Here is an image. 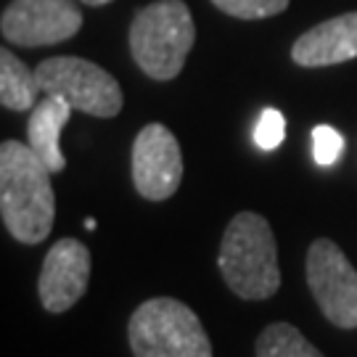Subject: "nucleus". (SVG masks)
<instances>
[{
	"instance_id": "nucleus-1",
	"label": "nucleus",
	"mask_w": 357,
	"mask_h": 357,
	"mask_svg": "<svg viewBox=\"0 0 357 357\" xmlns=\"http://www.w3.org/2000/svg\"><path fill=\"white\" fill-rule=\"evenodd\" d=\"M51 169L29 143L3 141L0 146V215L19 243L45 241L56 220Z\"/></svg>"
},
{
	"instance_id": "nucleus-2",
	"label": "nucleus",
	"mask_w": 357,
	"mask_h": 357,
	"mask_svg": "<svg viewBox=\"0 0 357 357\" xmlns=\"http://www.w3.org/2000/svg\"><path fill=\"white\" fill-rule=\"evenodd\" d=\"M217 265L230 291L241 299H270L281 289L278 243L270 222L257 212H238L228 222Z\"/></svg>"
},
{
	"instance_id": "nucleus-3",
	"label": "nucleus",
	"mask_w": 357,
	"mask_h": 357,
	"mask_svg": "<svg viewBox=\"0 0 357 357\" xmlns=\"http://www.w3.org/2000/svg\"><path fill=\"white\" fill-rule=\"evenodd\" d=\"M196 43L191 8L183 0H156L135 13L130 24V51L151 79H175Z\"/></svg>"
},
{
	"instance_id": "nucleus-4",
	"label": "nucleus",
	"mask_w": 357,
	"mask_h": 357,
	"mask_svg": "<svg viewBox=\"0 0 357 357\" xmlns=\"http://www.w3.org/2000/svg\"><path fill=\"white\" fill-rule=\"evenodd\" d=\"M135 357H212V342L199 315L172 296L143 302L128 326Z\"/></svg>"
},
{
	"instance_id": "nucleus-5",
	"label": "nucleus",
	"mask_w": 357,
	"mask_h": 357,
	"mask_svg": "<svg viewBox=\"0 0 357 357\" xmlns=\"http://www.w3.org/2000/svg\"><path fill=\"white\" fill-rule=\"evenodd\" d=\"M35 77L45 96H59L75 112L112 119L122 112V88L103 66L77 56H56L38 64Z\"/></svg>"
},
{
	"instance_id": "nucleus-6",
	"label": "nucleus",
	"mask_w": 357,
	"mask_h": 357,
	"mask_svg": "<svg viewBox=\"0 0 357 357\" xmlns=\"http://www.w3.org/2000/svg\"><path fill=\"white\" fill-rule=\"evenodd\" d=\"M307 283L320 312L339 328H357V270L331 238L307 249Z\"/></svg>"
},
{
	"instance_id": "nucleus-7",
	"label": "nucleus",
	"mask_w": 357,
	"mask_h": 357,
	"mask_svg": "<svg viewBox=\"0 0 357 357\" xmlns=\"http://www.w3.org/2000/svg\"><path fill=\"white\" fill-rule=\"evenodd\" d=\"M82 11L75 0H11L0 19V32L11 45L43 48L75 38Z\"/></svg>"
},
{
	"instance_id": "nucleus-8",
	"label": "nucleus",
	"mask_w": 357,
	"mask_h": 357,
	"mask_svg": "<svg viewBox=\"0 0 357 357\" xmlns=\"http://www.w3.org/2000/svg\"><path fill=\"white\" fill-rule=\"evenodd\" d=\"M183 153L172 130L151 122L132 143V185L149 202H165L180 188Z\"/></svg>"
},
{
	"instance_id": "nucleus-9",
	"label": "nucleus",
	"mask_w": 357,
	"mask_h": 357,
	"mask_svg": "<svg viewBox=\"0 0 357 357\" xmlns=\"http://www.w3.org/2000/svg\"><path fill=\"white\" fill-rule=\"evenodd\" d=\"M90 249L77 238H59L43 259L38 294L43 307L61 315L85 296L90 283Z\"/></svg>"
},
{
	"instance_id": "nucleus-10",
	"label": "nucleus",
	"mask_w": 357,
	"mask_h": 357,
	"mask_svg": "<svg viewBox=\"0 0 357 357\" xmlns=\"http://www.w3.org/2000/svg\"><path fill=\"white\" fill-rule=\"evenodd\" d=\"M294 64L315 69L357 59V11L339 13L307 29L291 45Z\"/></svg>"
},
{
	"instance_id": "nucleus-11",
	"label": "nucleus",
	"mask_w": 357,
	"mask_h": 357,
	"mask_svg": "<svg viewBox=\"0 0 357 357\" xmlns=\"http://www.w3.org/2000/svg\"><path fill=\"white\" fill-rule=\"evenodd\" d=\"M72 103H66L59 96H45L35 103L26 122V143L29 149L45 162L53 175L66 167V156L61 151V130L66 128L72 116Z\"/></svg>"
},
{
	"instance_id": "nucleus-12",
	"label": "nucleus",
	"mask_w": 357,
	"mask_h": 357,
	"mask_svg": "<svg viewBox=\"0 0 357 357\" xmlns=\"http://www.w3.org/2000/svg\"><path fill=\"white\" fill-rule=\"evenodd\" d=\"M40 82L32 69H26L19 56L8 48L0 51V103L11 112H32L38 103Z\"/></svg>"
},
{
	"instance_id": "nucleus-13",
	"label": "nucleus",
	"mask_w": 357,
	"mask_h": 357,
	"mask_svg": "<svg viewBox=\"0 0 357 357\" xmlns=\"http://www.w3.org/2000/svg\"><path fill=\"white\" fill-rule=\"evenodd\" d=\"M257 357H326L291 323H273L257 336Z\"/></svg>"
},
{
	"instance_id": "nucleus-14",
	"label": "nucleus",
	"mask_w": 357,
	"mask_h": 357,
	"mask_svg": "<svg viewBox=\"0 0 357 357\" xmlns=\"http://www.w3.org/2000/svg\"><path fill=\"white\" fill-rule=\"evenodd\" d=\"M291 0H212L217 11L228 13L233 19H270L289 8Z\"/></svg>"
},
{
	"instance_id": "nucleus-15",
	"label": "nucleus",
	"mask_w": 357,
	"mask_h": 357,
	"mask_svg": "<svg viewBox=\"0 0 357 357\" xmlns=\"http://www.w3.org/2000/svg\"><path fill=\"white\" fill-rule=\"evenodd\" d=\"M344 151V138L342 132L331 125H318L312 130V156L320 167H331L339 162V156Z\"/></svg>"
},
{
	"instance_id": "nucleus-16",
	"label": "nucleus",
	"mask_w": 357,
	"mask_h": 357,
	"mask_svg": "<svg viewBox=\"0 0 357 357\" xmlns=\"http://www.w3.org/2000/svg\"><path fill=\"white\" fill-rule=\"evenodd\" d=\"M286 138V119L278 109H265L259 114V122L255 128V143L262 151H273L278 149Z\"/></svg>"
},
{
	"instance_id": "nucleus-17",
	"label": "nucleus",
	"mask_w": 357,
	"mask_h": 357,
	"mask_svg": "<svg viewBox=\"0 0 357 357\" xmlns=\"http://www.w3.org/2000/svg\"><path fill=\"white\" fill-rule=\"evenodd\" d=\"M79 3H85V6H93V8H98V6H106V3H112V0H79Z\"/></svg>"
},
{
	"instance_id": "nucleus-18",
	"label": "nucleus",
	"mask_w": 357,
	"mask_h": 357,
	"mask_svg": "<svg viewBox=\"0 0 357 357\" xmlns=\"http://www.w3.org/2000/svg\"><path fill=\"white\" fill-rule=\"evenodd\" d=\"M96 225H98V222H96L93 217H88V220H85V228H88V230H93V228H96Z\"/></svg>"
}]
</instances>
